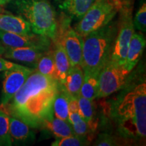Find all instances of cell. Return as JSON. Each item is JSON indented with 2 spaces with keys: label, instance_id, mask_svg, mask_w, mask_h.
Listing matches in <instances>:
<instances>
[{
  "label": "cell",
  "instance_id": "cb8c5ba5",
  "mask_svg": "<svg viewBox=\"0 0 146 146\" xmlns=\"http://www.w3.org/2000/svg\"><path fill=\"white\" fill-rule=\"evenodd\" d=\"M68 122L72 127L74 135L87 136L91 131L88 124L81 117L78 112H69Z\"/></svg>",
  "mask_w": 146,
  "mask_h": 146
},
{
  "label": "cell",
  "instance_id": "f546056e",
  "mask_svg": "<svg viewBox=\"0 0 146 146\" xmlns=\"http://www.w3.org/2000/svg\"><path fill=\"white\" fill-rule=\"evenodd\" d=\"M14 1V0H0V5H4Z\"/></svg>",
  "mask_w": 146,
  "mask_h": 146
},
{
  "label": "cell",
  "instance_id": "83f0119b",
  "mask_svg": "<svg viewBox=\"0 0 146 146\" xmlns=\"http://www.w3.org/2000/svg\"><path fill=\"white\" fill-rule=\"evenodd\" d=\"M20 66H21V64L14 63L12 62L8 61V60H6L0 57V72H4L5 70L18 67Z\"/></svg>",
  "mask_w": 146,
  "mask_h": 146
},
{
  "label": "cell",
  "instance_id": "f1b7e54d",
  "mask_svg": "<svg viewBox=\"0 0 146 146\" xmlns=\"http://www.w3.org/2000/svg\"><path fill=\"white\" fill-rule=\"evenodd\" d=\"M69 112H78V104L77 98L70 96L69 97Z\"/></svg>",
  "mask_w": 146,
  "mask_h": 146
},
{
  "label": "cell",
  "instance_id": "d4e9b609",
  "mask_svg": "<svg viewBox=\"0 0 146 146\" xmlns=\"http://www.w3.org/2000/svg\"><path fill=\"white\" fill-rule=\"evenodd\" d=\"M89 144L87 136H79L76 135L56 139L52 142V146H84Z\"/></svg>",
  "mask_w": 146,
  "mask_h": 146
},
{
  "label": "cell",
  "instance_id": "3957f363",
  "mask_svg": "<svg viewBox=\"0 0 146 146\" xmlns=\"http://www.w3.org/2000/svg\"><path fill=\"white\" fill-rule=\"evenodd\" d=\"M116 33L117 25L110 22L84 36L81 64L84 72H100L110 58Z\"/></svg>",
  "mask_w": 146,
  "mask_h": 146
},
{
  "label": "cell",
  "instance_id": "ffe728a7",
  "mask_svg": "<svg viewBox=\"0 0 146 146\" xmlns=\"http://www.w3.org/2000/svg\"><path fill=\"white\" fill-rule=\"evenodd\" d=\"M100 72H84V79L79 96L94 101L98 91V78Z\"/></svg>",
  "mask_w": 146,
  "mask_h": 146
},
{
  "label": "cell",
  "instance_id": "7a4b0ae2",
  "mask_svg": "<svg viewBox=\"0 0 146 146\" xmlns=\"http://www.w3.org/2000/svg\"><path fill=\"white\" fill-rule=\"evenodd\" d=\"M114 116L122 136L139 140L146 137V84L136 85L118 100Z\"/></svg>",
  "mask_w": 146,
  "mask_h": 146
},
{
  "label": "cell",
  "instance_id": "603a6c76",
  "mask_svg": "<svg viewBox=\"0 0 146 146\" xmlns=\"http://www.w3.org/2000/svg\"><path fill=\"white\" fill-rule=\"evenodd\" d=\"M12 145L10 135V114L4 106H0V146Z\"/></svg>",
  "mask_w": 146,
  "mask_h": 146
},
{
  "label": "cell",
  "instance_id": "5bb4252c",
  "mask_svg": "<svg viewBox=\"0 0 146 146\" xmlns=\"http://www.w3.org/2000/svg\"><path fill=\"white\" fill-rule=\"evenodd\" d=\"M0 30L21 35L33 33L30 25L21 16L0 13Z\"/></svg>",
  "mask_w": 146,
  "mask_h": 146
},
{
  "label": "cell",
  "instance_id": "7c38bea8",
  "mask_svg": "<svg viewBox=\"0 0 146 146\" xmlns=\"http://www.w3.org/2000/svg\"><path fill=\"white\" fill-rule=\"evenodd\" d=\"M10 135L12 143L26 145L33 142L35 135L31 128L19 118L10 115Z\"/></svg>",
  "mask_w": 146,
  "mask_h": 146
},
{
  "label": "cell",
  "instance_id": "9a60e30c",
  "mask_svg": "<svg viewBox=\"0 0 146 146\" xmlns=\"http://www.w3.org/2000/svg\"><path fill=\"white\" fill-rule=\"evenodd\" d=\"M95 0H60L59 8L71 19L80 21Z\"/></svg>",
  "mask_w": 146,
  "mask_h": 146
},
{
  "label": "cell",
  "instance_id": "7402d4cb",
  "mask_svg": "<svg viewBox=\"0 0 146 146\" xmlns=\"http://www.w3.org/2000/svg\"><path fill=\"white\" fill-rule=\"evenodd\" d=\"M78 104V113L81 117L88 124L91 130L95 129L94 116H95V106L94 102L92 100H88L81 96L77 98Z\"/></svg>",
  "mask_w": 146,
  "mask_h": 146
},
{
  "label": "cell",
  "instance_id": "8fae6325",
  "mask_svg": "<svg viewBox=\"0 0 146 146\" xmlns=\"http://www.w3.org/2000/svg\"><path fill=\"white\" fill-rule=\"evenodd\" d=\"M50 50V49H49ZM48 50L36 47H5L2 56L8 59L35 65L42 55Z\"/></svg>",
  "mask_w": 146,
  "mask_h": 146
},
{
  "label": "cell",
  "instance_id": "ac0fdd59",
  "mask_svg": "<svg viewBox=\"0 0 146 146\" xmlns=\"http://www.w3.org/2000/svg\"><path fill=\"white\" fill-rule=\"evenodd\" d=\"M42 127H44L50 131L56 139L74 135L68 121L56 117L54 115L49 119L45 120Z\"/></svg>",
  "mask_w": 146,
  "mask_h": 146
},
{
  "label": "cell",
  "instance_id": "6da1fadb",
  "mask_svg": "<svg viewBox=\"0 0 146 146\" xmlns=\"http://www.w3.org/2000/svg\"><path fill=\"white\" fill-rule=\"evenodd\" d=\"M60 85L34 69L5 108L10 116L23 120L31 129L41 128L45 120L54 116L53 104Z\"/></svg>",
  "mask_w": 146,
  "mask_h": 146
},
{
  "label": "cell",
  "instance_id": "2e32d148",
  "mask_svg": "<svg viewBox=\"0 0 146 146\" xmlns=\"http://www.w3.org/2000/svg\"><path fill=\"white\" fill-rule=\"evenodd\" d=\"M54 43V49L53 50L54 60L56 66L58 82L62 85L64 83L67 73L70 68L69 59L64 49L58 41H53Z\"/></svg>",
  "mask_w": 146,
  "mask_h": 146
},
{
  "label": "cell",
  "instance_id": "484cf974",
  "mask_svg": "<svg viewBox=\"0 0 146 146\" xmlns=\"http://www.w3.org/2000/svg\"><path fill=\"white\" fill-rule=\"evenodd\" d=\"M134 28L139 31L145 32L146 31V4L144 2L139 8L133 20Z\"/></svg>",
  "mask_w": 146,
  "mask_h": 146
},
{
  "label": "cell",
  "instance_id": "52a82bcc",
  "mask_svg": "<svg viewBox=\"0 0 146 146\" xmlns=\"http://www.w3.org/2000/svg\"><path fill=\"white\" fill-rule=\"evenodd\" d=\"M71 18L63 13L58 21L56 35L53 41L61 43L70 61V67L81 66L83 54V37L70 26Z\"/></svg>",
  "mask_w": 146,
  "mask_h": 146
},
{
  "label": "cell",
  "instance_id": "d6986e66",
  "mask_svg": "<svg viewBox=\"0 0 146 146\" xmlns=\"http://www.w3.org/2000/svg\"><path fill=\"white\" fill-rule=\"evenodd\" d=\"M69 95L60 85L53 104V112L54 116L68 121L69 115Z\"/></svg>",
  "mask_w": 146,
  "mask_h": 146
},
{
  "label": "cell",
  "instance_id": "4316f807",
  "mask_svg": "<svg viewBox=\"0 0 146 146\" xmlns=\"http://www.w3.org/2000/svg\"><path fill=\"white\" fill-rule=\"evenodd\" d=\"M94 145L97 146H113L119 145L116 138L108 134H100L98 139L95 142Z\"/></svg>",
  "mask_w": 146,
  "mask_h": 146
},
{
  "label": "cell",
  "instance_id": "9c48e42d",
  "mask_svg": "<svg viewBox=\"0 0 146 146\" xmlns=\"http://www.w3.org/2000/svg\"><path fill=\"white\" fill-rule=\"evenodd\" d=\"M33 70V68L21 65L18 67L4 71L0 106H4L10 102Z\"/></svg>",
  "mask_w": 146,
  "mask_h": 146
},
{
  "label": "cell",
  "instance_id": "5b68a950",
  "mask_svg": "<svg viewBox=\"0 0 146 146\" xmlns=\"http://www.w3.org/2000/svg\"><path fill=\"white\" fill-rule=\"evenodd\" d=\"M121 5L120 0H95L74 30L83 38L112 22Z\"/></svg>",
  "mask_w": 146,
  "mask_h": 146
},
{
  "label": "cell",
  "instance_id": "ba28073f",
  "mask_svg": "<svg viewBox=\"0 0 146 146\" xmlns=\"http://www.w3.org/2000/svg\"><path fill=\"white\" fill-rule=\"evenodd\" d=\"M129 74L123 66L118 64L110 58L100 72L97 98L110 96L121 89Z\"/></svg>",
  "mask_w": 146,
  "mask_h": 146
},
{
  "label": "cell",
  "instance_id": "30bf717a",
  "mask_svg": "<svg viewBox=\"0 0 146 146\" xmlns=\"http://www.w3.org/2000/svg\"><path fill=\"white\" fill-rule=\"evenodd\" d=\"M0 41L5 47H36L49 50L51 41L47 36L32 33L21 35L0 30Z\"/></svg>",
  "mask_w": 146,
  "mask_h": 146
},
{
  "label": "cell",
  "instance_id": "4fadbf2b",
  "mask_svg": "<svg viewBox=\"0 0 146 146\" xmlns=\"http://www.w3.org/2000/svg\"><path fill=\"white\" fill-rule=\"evenodd\" d=\"M146 44L145 39L141 33L134 32L131 38L123 68L130 73L139 61Z\"/></svg>",
  "mask_w": 146,
  "mask_h": 146
},
{
  "label": "cell",
  "instance_id": "e0dca14e",
  "mask_svg": "<svg viewBox=\"0 0 146 146\" xmlns=\"http://www.w3.org/2000/svg\"><path fill=\"white\" fill-rule=\"evenodd\" d=\"M84 79V71L81 66L70 67L62 86L70 96L78 98Z\"/></svg>",
  "mask_w": 146,
  "mask_h": 146
},
{
  "label": "cell",
  "instance_id": "44dd1931",
  "mask_svg": "<svg viewBox=\"0 0 146 146\" xmlns=\"http://www.w3.org/2000/svg\"><path fill=\"white\" fill-rule=\"evenodd\" d=\"M35 70L41 73L43 75L56 80L58 81L57 72L55 66L53 50L50 49L46 51L39 58L35 65Z\"/></svg>",
  "mask_w": 146,
  "mask_h": 146
},
{
  "label": "cell",
  "instance_id": "277c9868",
  "mask_svg": "<svg viewBox=\"0 0 146 146\" xmlns=\"http://www.w3.org/2000/svg\"><path fill=\"white\" fill-rule=\"evenodd\" d=\"M14 8L30 25L33 33L55 39L58 20L56 11L47 0H14Z\"/></svg>",
  "mask_w": 146,
  "mask_h": 146
},
{
  "label": "cell",
  "instance_id": "8992f818",
  "mask_svg": "<svg viewBox=\"0 0 146 146\" xmlns=\"http://www.w3.org/2000/svg\"><path fill=\"white\" fill-rule=\"evenodd\" d=\"M120 18L117 24V33L115 39L110 59L123 66L131 39L135 32L133 21V8L131 4L122 3Z\"/></svg>",
  "mask_w": 146,
  "mask_h": 146
},
{
  "label": "cell",
  "instance_id": "4dcf8cb0",
  "mask_svg": "<svg viewBox=\"0 0 146 146\" xmlns=\"http://www.w3.org/2000/svg\"><path fill=\"white\" fill-rule=\"evenodd\" d=\"M4 48H5V47L1 46V45H0V56H1V55L3 54V51H4Z\"/></svg>",
  "mask_w": 146,
  "mask_h": 146
}]
</instances>
